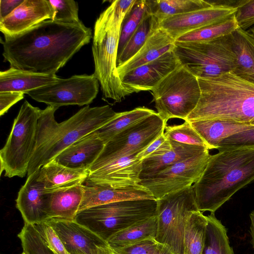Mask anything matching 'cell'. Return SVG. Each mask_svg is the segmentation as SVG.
<instances>
[{"label":"cell","instance_id":"cell-20","mask_svg":"<svg viewBox=\"0 0 254 254\" xmlns=\"http://www.w3.org/2000/svg\"><path fill=\"white\" fill-rule=\"evenodd\" d=\"M136 155L125 156L89 174L85 181L112 186L138 184L142 161Z\"/></svg>","mask_w":254,"mask_h":254},{"label":"cell","instance_id":"cell-50","mask_svg":"<svg viewBox=\"0 0 254 254\" xmlns=\"http://www.w3.org/2000/svg\"><path fill=\"white\" fill-rule=\"evenodd\" d=\"M21 254H26L23 252Z\"/></svg>","mask_w":254,"mask_h":254},{"label":"cell","instance_id":"cell-44","mask_svg":"<svg viewBox=\"0 0 254 254\" xmlns=\"http://www.w3.org/2000/svg\"><path fill=\"white\" fill-rule=\"evenodd\" d=\"M234 15L238 27L244 30L254 25V0H247Z\"/></svg>","mask_w":254,"mask_h":254},{"label":"cell","instance_id":"cell-9","mask_svg":"<svg viewBox=\"0 0 254 254\" xmlns=\"http://www.w3.org/2000/svg\"><path fill=\"white\" fill-rule=\"evenodd\" d=\"M151 91L157 113L166 122L173 118L185 121L201 95L197 78L181 65Z\"/></svg>","mask_w":254,"mask_h":254},{"label":"cell","instance_id":"cell-4","mask_svg":"<svg viewBox=\"0 0 254 254\" xmlns=\"http://www.w3.org/2000/svg\"><path fill=\"white\" fill-rule=\"evenodd\" d=\"M201 95L185 121L227 120L254 126V83L233 71L197 78Z\"/></svg>","mask_w":254,"mask_h":254},{"label":"cell","instance_id":"cell-18","mask_svg":"<svg viewBox=\"0 0 254 254\" xmlns=\"http://www.w3.org/2000/svg\"><path fill=\"white\" fill-rule=\"evenodd\" d=\"M55 10L48 0H24L9 15L0 21L4 36L22 33L39 23L53 20Z\"/></svg>","mask_w":254,"mask_h":254},{"label":"cell","instance_id":"cell-51","mask_svg":"<svg viewBox=\"0 0 254 254\" xmlns=\"http://www.w3.org/2000/svg\"></svg>","mask_w":254,"mask_h":254},{"label":"cell","instance_id":"cell-40","mask_svg":"<svg viewBox=\"0 0 254 254\" xmlns=\"http://www.w3.org/2000/svg\"><path fill=\"white\" fill-rule=\"evenodd\" d=\"M55 10L53 20L76 23L81 21L78 17V5L73 0H49Z\"/></svg>","mask_w":254,"mask_h":254},{"label":"cell","instance_id":"cell-1","mask_svg":"<svg viewBox=\"0 0 254 254\" xmlns=\"http://www.w3.org/2000/svg\"><path fill=\"white\" fill-rule=\"evenodd\" d=\"M2 56L10 67L56 73L92 38V30L80 21L48 19L13 36H4Z\"/></svg>","mask_w":254,"mask_h":254},{"label":"cell","instance_id":"cell-34","mask_svg":"<svg viewBox=\"0 0 254 254\" xmlns=\"http://www.w3.org/2000/svg\"><path fill=\"white\" fill-rule=\"evenodd\" d=\"M207 217L206 239L202 254H234L225 226L214 213H210Z\"/></svg>","mask_w":254,"mask_h":254},{"label":"cell","instance_id":"cell-42","mask_svg":"<svg viewBox=\"0 0 254 254\" xmlns=\"http://www.w3.org/2000/svg\"><path fill=\"white\" fill-rule=\"evenodd\" d=\"M254 147V128L235 134L224 139L218 145L219 151Z\"/></svg>","mask_w":254,"mask_h":254},{"label":"cell","instance_id":"cell-49","mask_svg":"<svg viewBox=\"0 0 254 254\" xmlns=\"http://www.w3.org/2000/svg\"><path fill=\"white\" fill-rule=\"evenodd\" d=\"M248 31L254 36V26L251 28Z\"/></svg>","mask_w":254,"mask_h":254},{"label":"cell","instance_id":"cell-8","mask_svg":"<svg viewBox=\"0 0 254 254\" xmlns=\"http://www.w3.org/2000/svg\"><path fill=\"white\" fill-rule=\"evenodd\" d=\"M41 111L26 100L21 106L6 143L0 150V175L4 172V176L8 178H23L27 174Z\"/></svg>","mask_w":254,"mask_h":254},{"label":"cell","instance_id":"cell-39","mask_svg":"<svg viewBox=\"0 0 254 254\" xmlns=\"http://www.w3.org/2000/svg\"><path fill=\"white\" fill-rule=\"evenodd\" d=\"M112 251L115 254H174L167 246L158 242L155 238Z\"/></svg>","mask_w":254,"mask_h":254},{"label":"cell","instance_id":"cell-17","mask_svg":"<svg viewBox=\"0 0 254 254\" xmlns=\"http://www.w3.org/2000/svg\"><path fill=\"white\" fill-rule=\"evenodd\" d=\"M237 10L212 6L171 17L159 22V27L176 40L188 32L225 20Z\"/></svg>","mask_w":254,"mask_h":254},{"label":"cell","instance_id":"cell-35","mask_svg":"<svg viewBox=\"0 0 254 254\" xmlns=\"http://www.w3.org/2000/svg\"><path fill=\"white\" fill-rule=\"evenodd\" d=\"M238 28H239L238 25L234 15H233L221 22L202 27L184 34L178 38L176 41L181 42L210 41L228 35Z\"/></svg>","mask_w":254,"mask_h":254},{"label":"cell","instance_id":"cell-22","mask_svg":"<svg viewBox=\"0 0 254 254\" xmlns=\"http://www.w3.org/2000/svg\"><path fill=\"white\" fill-rule=\"evenodd\" d=\"M104 146V142L93 131L67 147L53 160L67 167L89 171Z\"/></svg>","mask_w":254,"mask_h":254},{"label":"cell","instance_id":"cell-24","mask_svg":"<svg viewBox=\"0 0 254 254\" xmlns=\"http://www.w3.org/2000/svg\"><path fill=\"white\" fill-rule=\"evenodd\" d=\"M60 78L50 74L10 67L0 72V92H27L53 84Z\"/></svg>","mask_w":254,"mask_h":254},{"label":"cell","instance_id":"cell-25","mask_svg":"<svg viewBox=\"0 0 254 254\" xmlns=\"http://www.w3.org/2000/svg\"><path fill=\"white\" fill-rule=\"evenodd\" d=\"M205 142L207 148L216 149L225 139L254 128V126L227 120L213 119L189 122Z\"/></svg>","mask_w":254,"mask_h":254},{"label":"cell","instance_id":"cell-37","mask_svg":"<svg viewBox=\"0 0 254 254\" xmlns=\"http://www.w3.org/2000/svg\"><path fill=\"white\" fill-rule=\"evenodd\" d=\"M164 134L168 140L207 148L204 141L187 121L181 125L166 126Z\"/></svg>","mask_w":254,"mask_h":254},{"label":"cell","instance_id":"cell-13","mask_svg":"<svg viewBox=\"0 0 254 254\" xmlns=\"http://www.w3.org/2000/svg\"><path fill=\"white\" fill-rule=\"evenodd\" d=\"M210 155L209 150L168 167L138 184L147 189L157 200L165 195L192 186L204 171Z\"/></svg>","mask_w":254,"mask_h":254},{"label":"cell","instance_id":"cell-19","mask_svg":"<svg viewBox=\"0 0 254 254\" xmlns=\"http://www.w3.org/2000/svg\"><path fill=\"white\" fill-rule=\"evenodd\" d=\"M40 169L27 176L18 191L16 206L25 224L34 225L47 220L44 184L39 180Z\"/></svg>","mask_w":254,"mask_h":254},{"label":"cell","instance_id":"cell-29","mask_svg":"<svg viewBox=\"0 0 254 254\" xmlns=\"http://www.w3.org/2000/svg\"><path fill=\"white\" fill-rule=\"evenodd\" d=\"M157 231L156 216L125 229L109 238L107 242L112 250L129 247L155 238Z\"/></svg>","mask_w":254,"mask_h":254},{"label":"cell","instance_id":"cell-27","mask_svg":"<svg viewBox=\"0 0 254 254\" xmlns=\"http://www.w3.org/2000/svg\"><path fill=\"white\" fill-rule=\"evenodd\" d=\"M88 175L87 170L70 168L53 160L40 168L38 179L52 190L83 184Z\"/></svg>","mask_w":254,"mask_h":254},{"label":"cell","instance_id":"cell-16","mask_svg":"<svg viewBox=\"0 0 254 254\" xmlns=\"http://www.w3.org/2000/svg\"><path fill=\"white\" fill-rule=\"evenodd\" d=\"M79 211L96 205L132 199H155L151 192L138 184L112 186L85 181Z\"/></svg>","mask_w":254,"mask_h":254},{"label":"cell","instance_id":"cell-3","mask_svg":"<svg viewBox=\"0 0 254 254\" xmlns=\"http://www.w3.org/2000/svg\"><path fill=\"white\" fill-rule=\"evenodd\" d=\"M254 181V147L219 151L210 155L193 186L199 211L215 213L238 190Z\"/></svg>","mask_w":254,"mask_h":254},{"label":"cell","instance_id":"cell-10","mask_svg":"<svg viewBox=\"0 0 254 254\" xmlns=\"http://www.w3.org/2000/svg\"><path fill=\"white\" fill-rule=\"evenodd\" d=\"M156 201L155 240L167 246L174 254H183L187 220L198 210L193 186L169 193Z\"/></svg>","mask_w":254,"mask_h":254},{"label":"cell","instance_id":"cell-38","mask_svg":"<svg viewBox=\"0 0 254 254\" xmlns=\"http://www.w3.org/2000/svg\"><path fill=\"white\" fill-rule=\"evenodd\" d=\"M18 237L26 254H55L46 245L33 225L25 223Z\"/></svg>","mask_w":254,"mask_h":254},{"label":"cell","instance_id":"cell-21","mask_svg":"<svg viewBox=\"0 0 254 254\" xmlns=\"http://www.w3.org/2000/svg\"><path fill=\"white\" fill-rule=\"evenodd\" d=\"M84 191L83 184L56 190L46 189L47 220H74Z\"/></svg>","mask_w":254,"mask_h":254},{"label":"cell","instance_id":"cell-47","mask_svg":"<svg viewBox=\"0 0 254 254\" xmlns=\"http://www.w3.org/2000/svg\"><path fill=\"white\" fill-rule=\"evenodd\" d=\"M247 0H207L213 6H220L227 8L238 9L246 2Z\"/></svg>","mask_w":254,"mask_h":254},{"label":"cell","instance_id":"cell-32","mask_svg":"<svg viewBox=\"0 0 254 254\" xmlns=\"http://www.w3.org/2000/svg\"><path fill=\"white\" fill-rule=\"evenodd\" d=\"M155 112L149 108L139 107L131 111L117 113L111 121L93 132L105 144L118 133Z\"/></svg>","mask_w":254,"mask_h":254},{"label":"cell","instance_id":"cell-45","mask_svg":"<svg viewBox=\"0 0 254 254\" xmlns=\"http://www.w3.org/2000/svg\"><path fill=\"white\" fill-rule=\"evenodd\" d=\"M24 95L21 92H0V115L5 114L11 107L23 99Z\"/></svg>","mask_w":254,"mask_h":254},{"label":"cell","instance_id":"cell-33","mask_svg":"<svg viewBox=\"0 0 254 254\" xmlns=\"http://www.w3.org/2000/svg\"><path fill=\"white\" fill-rule=\"evenodd\" d=\"M159 27V21L147 11L140 24L117 57V65L120 66L132 58L142 48L152 33Z\"/></svg>","mask_w":254,"mask_h":254},{"label":"cell","instance_id":"cell-30","mask_svg":"<svg viewBox=\"0 0 254 254\" xmlns=\"http://www.w3.org/2000/svg\"><path fill=\"white\" fill-rule=\"evenodd\" d=\"M148 12L159 22L171 17L212 6L203 0H145Z\"/></svg>","mask_w":254,"mask_h":254},{"label":"cell","instance_id":"cell-46","mask_svg":"<svg viewBox=\"0 0 254 254\" xmlns=\"http://www.w3.org/2000/svg\"><path fill=\"white\" fill-rule=\"evenodd\" d=\"M24 0H0V21L9 15Z\"/></svg>","mask_w":254,"mask_h":254},{"label":"cell","instance_id":"cell-43","mask_svg":"<svg viewBox=\"0 0 254 254\" xmlns=\"http://www.w3.org/2000/svg\"><path fill=\"white\" fill-rule=\"evenodd\" d=\"M172 148L170 140L167 139L164 132L151 142L145 149L137 154L136 157L142 161L147 157L158 156L169 151Z\"/></svg>","mask_w":254,"mask_h":254},{"label":"cell","instance_id":"cell-7","mask_svg":"<svg viewBox=\"0 0 254 254\" xmlns=\"http://www.w3.org/2000/svg\"><path fill=\"white\" fill-rule=\"evenodd\" d=\"M173 51L181 65L197 78L216 77L235 68L229 34L207 42L175 41Z\"/></svg>","mask_w":254,"mask_h":254},{"label":"cell","instance_id":"cell-2","mask_svg":"<svg viewBox=\"0 0 254 254\" xmlns=\"http://www.w3.org/2000/svg\"><path fill=\"white\" fill-rule=\"evenodd\" d=\"M58 109L48 106L41 111L27 176L53 160L78 140L107 124L117 114L109 105L94 107L87 105L67 120L58 123L55 118Z\"/></svg>","mask_w":254,"mask_h":254},{"label":"cell","instance_id":"cell-26","mask_svg":"<svg viewBox=\"0 0 254 254\" xmlns=\"http://www.w3.org/2000/svg\"><path fill=\"white\" fill-rule=\"evenodd\" d=\"M170 141L172 145L170 150L159 156L147 157L142 161L140 180L208 150L202 146L183 144L174 140Z\"/></svg>","mask_w":254,"mask_h":254},{"label":"cell","instance_id":"cell-31","mask_svg":"<svg viewBox=\"0 0 254 254\" xmlns=\"http://www.w3.org/2000/svg\"><path fill=\"white\" fill-rule=\"evenodd\" d=\"M207 216L198 210L187 220L184 234L183 254H202L206 239Z\"/></svg>","mask_w":254,"mask_h":254},{"label":"cell","instance_id":"cell-12","mask_svg":"<svg viewBox=\"0 0 254 254\" xmlns=\"http://www.w3.org/2000/svg\"><path fill=\"white\" fill-rule=\"evenodd\" d=\"M98 80L92 75H74L68 78H60L56 82L27 92L34 100L49 106L90 104L99 91Z\"/></svg>","mask_w":254,"mask_h":254},{"label":"cell","instance_id":"cell-48","mask_svg":"<svg viewBox=\"0 0 254 254\" xmlns=\"http://www.w3.org/2000/svg\"><path fill=\"white\" fill-rule=\"evenodd\" d=\"M250 217L251 219L250 234L252 237L250 243L254 249V210L250 214Z\"/></svg>","mask_w":254,"mask_h":254},{"label":"cell","instance_id":"cell-28","mask_svg":"<svg viewBox=\"0 0 254 254\" xmlns=\"http://www.w3.org/2000/svg\"><path fill=\"white\" fill-rule=\"evenodd\" d=\"M229 35L236 56V66L233 72L254 83V36L240 28Z\"/></svg>","mask_w":254,"mask_h":254},{"label":"cell","instance_id":"cell-11","mask_svg":"<svg viewBox=\"0 0 254 254\" xmlns=\"http://www.w3.org/2000/svg\"><path fill=\"white\" fill-rule=\"evenodd\" d=\"M166 125L155 112L118 133L105 144L89 174L120 158L136 155L164 132Z\"/></svg>","mask_w":254,"mask_h":254},{"label":"cell","instance_id":"cell-36","mask_svg":"<svg viewBox=\"0 0 254 254\" xmlns=\"http://www.w3.org/2000/svg\"><path fill=\"white\" fill-rule=\"evenodd\" d=\"M147 12L145 0H136L133 7L124 18L120 35L117 57L137 29Z\"/></svg>","mask_w":254,"mask_h":254},{"label":"cell","instance_id":"cell-14","mask_svg":"<svg viewBox=\"0 0 254 254\" xmlns=\"http://www.w3.org/2000/svg\"><path fill=\"white\" fill-rule=\"evenodd\" d=\"M44 222L54 229L69 254H114L106 241L74 220Z\"/></svg>","mask_w":254,"mask_h":254},{"label":"cell","instance_id":"cell-6","mask_svg":"<svg viewBox=\"0 0 254 254\" xmlns=\"http://www.w3.org/2000/svg\"><path fill=\"white\" fill-rule=\"evenodd\" d=\"M121 26L99 16L94 25L92 47L95 65L92 74L98 80L103 96L116 102L131 94L123 84L117 69Z\"/></svg>","mask_w":254,"mask_h":254},{"label":"cell","instance_id":"cell-15","mask_svg":"<svg viewBox=\"0 0 254 254\" xmlns=\"http://www.w3.org/2000/svg\"><path fill=\"white\" fill-rule=\"evenodd\" d=\"M181 65L173 50L120 77L123 84L130 94L151 91Z\"/></svg>","mask_w":254,"mask_h":254},{"label":"cell","instance_id":"cell-41","mask_svg":"<svg viewBox=\"0 0 254 254\" xmlns=\"http://www.w3.org/2000/svg\"><path fill=\"white\" fill-rule=\"evenodd\" d=\"M46 245L55 254H69L54 229L45 222L33 225Z\"/></svg>","mask_w":254,"mask_h":254},{"label":"cell","instance_id":"cell-23","mask_svg":"<svg viewBox=\"0 0 254 254\" xmlns=\"http://www.w3.org/2000/svg\"><path fill=\"white\" fill-rule=\"evenodd\" d=\"M176 40L161 27L156 29L139 51L129 61L117 67L119 76L151 62L174 49Z\"/></svg>","mask_w":254,"mask_h":254},{"label":"cell","instance_id":"cell-5","mask_svg":"<svg viewBox=\"0 0 254 254\" xmlns=\"http://www.w3.org/2000/svg\"><path fill=\"white\" fill-rule=\"evenodd\" d=\"M155 199H132L94 206L79 211L74 221L105 241L116 233L156 216Z\"/></svg>","mask_w":254,"mask_h":254}]
</instances>
